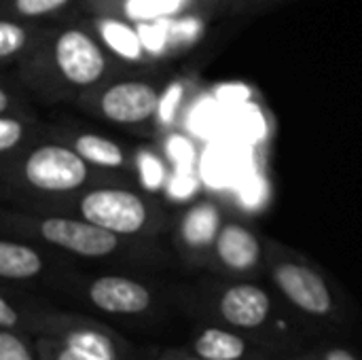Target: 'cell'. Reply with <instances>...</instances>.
Listing matches in <instances>:
<instances>
[{"instance_id":"1","label":"cell","mask_w":362,"mask_h":360,"mask_svg":"<svg viewBox=\"0 0 362 360\" xmlns=\"http://www.w3.org/2000/svg\"><path fill=\"white\" fill-rule=\"evenodd\" d=\"M182 308L199 320L225 325L263 339L286 356L305 348L308 329L269 291L250 280L216 284L197 297L185 299Z\"/></svg>"},{"instance_id":"2","label":"cell","mask_w":362,"mask_h":360,"mask_svg":"<svg viewBox=\"0 0 362 360\" xmlns=\"http://www.w3.org/2000/svg\"><path fill=\"white\" fill-rule=\"evenodd\" d=\"M0 329L19 331L28 337H47L91 356L140 359L134 346L108 325L89 316L34 306L11 297L6 291L0 295Z\"/></svg>"},{"instance_id":"3","label":"cell","mask_w":362,"mask_h":360,"mask_svg":"<svg viewBox=\"0 0 362 360\" xmlns=\"http://www.w3.org/2000/svg\"><path fill=\"white\" fill-rule=\"evenodd\" d=\"M269 278L284 308L308 331L348 327V314L339 293L318 269L301 261L276 259L269 263Z\"/></svg>"},{"instance_id":"4","label":"cell","mask_w":362,"mask_h":360,"mask_svg":"<svg viewBox=\"0 0 362 360\" xmlns=\"http://www.w3.org/2000/svg\"><path fill=\"white\" fill-rule=\"evenodd\" d=\"M81 293L89 308L112 318H151L159 308L153 289L127 276H98Z\"/></svg>"},{"instance_id":"5","label":"cell","mask_w":362,"mask_h":360,"mask_svg":"<svg viewBox=\"0 0 362 360\" xmlns=\"http://www.w3.org/2000/svg\"><path fill=\"white\" fill-rule=\"evenodd\" d=\"M78 212L85 221L123 238L142 233L151 221L148 208L142 202V197L125 189L89 191L81 199Z\"/></svg>"},{"instance_id":"6","label":"cell","mask_w":362,"mask_h":360,"mask_svg":"<svg viewBox=\"0 0 362 360\" xmlns=\"http://www.w3.org/2000/svg\"><path fill=\"white\" fill-rule=\"evenodd\" d=\"M38 236L66 252L83 259H108L121 252L123 236H117L89 221L51 216L38 223Z\"/></svg>"},{"instance_id":"7","label":"cell","mask_w":362,"mask_h":360,"mask_svg":"<svg viewBox=\"0 0 362 360\" xmlns=\"http://www.w3.org/2000/svg\"><path fill=\"white\" fill-rule=\"evenodd\" d=\"M189 350L206 360H286L278 348L238 329L206 323L195 325Z\"/></svg>"},{"instance_id":"8","label":"cell","mask_w":362,"mask_h":360,"mask_svg":"<svg viewBox=\"0 0 362 360\" xmlns=\"http://www.w3.org/2000/svg\"><path fill=\"white\" fill-rule=\"evenodd\" d=\"M23 176L36 189L62 193L74 191L87 180V166L76 151L47 144L28 155Z\"/></svg>"},{"instance_id":"9","label":"cell","mask_w":362,"mask_h":360,"mask_svg":"<svg viewBox=\"0 0 362 360\" xmlns=\"http://www.w3.org/2000/svg\"><path fill=\"white\" fill-rule=\"evenodd\" d=\"M55 64L72 85H93L106 68L102 49L83 30H66L55 42Z\"/></svg>"},{"instance_id":"10","label":"cell","mask_w":362,"mask_h":360,"mask_svg":"<svg viewBox=\"0 0 362 360\" xmlns=\"http://www.w3.org/2000/svg\"><path fill=\"white\" fill-rule=\"evenodd\" d=\"M212 259L229 276H250L261 265L263 248L250 229L238 223H225L214 242Z\"/></svg>"},{"instance_id":"11","label":"cell","mask_w":362,"mask_h":360,"mask_svg":"<svg viewBox=\"0 0 362 360\" xmlns=\"http://www.w3.org/2000/svg\"><path fill=\"white\" fill-rule=\"evenodd\" d=\"M159 100L153 85L142 81H123L102 95V112L112 123H140L153 117Z\"/></svg>"},{"instance_id":"12","label":"cell","mask_w":362,"mask_h":360,"mask_svg":"<svg viewBox=\"0 0 362 360\" xmlns=\"http://www.w3.org/2000/svg\"><path fill=\"white\" fill-rule=\"evenodd\" d=\"M221 216L214 206L197 204L193 206L180 225V242L187 250L199 255L214 248V242L221 231Z\"/></svg>"},{"instance_id":"13","label":"cell","mask_w":362,"mask_h":360,"mask_svg":"<svg viewBox=\"0 0 362 360\" xmlns=\"http://www.w3.org/2000/svg\"><path fill=\"white\" fill-rule=\"evenodd\" d=\"M42 257L25 244L2 240L0 242V278L6 282L34 280L42 272Z\"/></svg>"},{"instance_id":"14","label":"cell","mask_w":362,"mask_h":360,"mask_svg":"<svg viewBox=\"0 0 362 360\" xmlns=\"http://www.w3.org/2000/svg\"><path fill=\"white\" fill-rule=\"evenodd\" d=\"M76 153L85 161H91L102 168H119L123 166V159H125L119 144L95 134H85L76 138Z\"/></svg>"},{"instance_id":"15","label":"cell","mask_w":362,"mask_h":360,"mask_svg":"<svg viewBox=\"0 0 362 360\" xmlns=\"http://www.w3.org/2000/svg\"><path fill=\"white\" fill-rule=\"evenodd\" d=\"M100 30H102V38L115 53H119L125 59H140L142 42L140 36L129 25L115 19H106L100 23Z\"/></svg>"},{"instance_id":"16","label":"cell","mask_w":362,"mask_h":360,"mask_svg":"<svg viewBox=\"0 0 362 360\" xmlns=\"http://www.w3.org/2000/svg\"><path fill=\"white\" fill-rule=\"evenodd\" d=\"M0 360H40V356L32 337L0 329Z\"/></svg>"},{"instance_id":"17","label":"cell","mask_w":362,"mask_h":360,"mask_svg":"<svg viewBox=\"0 0 362 360\" xmlns=\"http://www.w3.org/2000/svg\"><path fill=\"white\" fill-rule=\"evenodd\" d=\"M34 346L38 350L40 360H140V359H115V356H91L85 352H76L59 342L47 339V337H32Z\"/></svg>"},{"instance_id":"18","label":"cell","mask_w":362,"mask_h":360,"mask_svg":"<svg viewBox=\"0 0 362 360\" xmlns=\"http://www.w3.org/2000/svg\"><path fill=\"white\" fill-rule=\"evenodd\" d=\"M25 42V32L21 25L13 23V21H0V55L8 57L13 53H17Z\"/></svg>"},{"instance_id":"19","label":"cell","mask_w":362,"mask_h":360,"mask_svg":"<svg viewBox=\"0 0 362 360\" xmlns=\"http://www.w3.org/2000/svg\"><path fill=\"white\" fill-rule=\"evenodd\" d=\"M70 0H15V8L21 15L28 17H36V15H45L51 11H57L62 6H66Z\"/></svg>"},{"instance_id":"20","label":"cell","mask_w":362,"mask_h":360,"mask_svg":"<svg viewBox=\"0 0 362 360\" xmlns=\"http://www.w3.org/2000/svg\"><path fill=\"white\" fill-rule=\"evenodd\" d=\"M140 360H206L193 354L189 348H146Z\"/></svg>"},{"instance_id":"21","label":"cell","mask_w":362,"mask_h":360,"mask_svg":"<svg viewBox=\"0 0 362 360\" xmlns=\"http://www.w3.org/2000/svg\"><path fill=\"white\" fill-rule=\"evenodd\" d=\"M21 123L11 119V117H2L0 119V151L6 153L13 146H17V142L21 140Z\"/></svg>"},{"instance_id":"22","label":"cell","mask_w":362,"mask_h":360,"mask_svg":"<svg viewBox=\"0 0 362 360\" xmlns=\"http://www.w3.org/2000/svg\"><path fill=\"white\" fill-rule=\"evenodd\" d=\"M316 350L320 352L322 360H361L354 350L339 344H320L316 346Z\"/></svg>"},{"instance_id":"23","label":"cell","mask_w":362,"mask_h":360,"mask_svg":"<svg viewBox=\"0 0 362 360\" xmlns=\"http://www.w3.org/2000/svg\"><path fill=\"white\" fill-rule=\"evenodd\" d=\"M286 360H322L320 352L316 348H301L299 352H295L293 356H288Z\"/></svg>"},{"instance_id":"24","label":"cell","mask_w":362,"mask_h":360,"mask_svg":"<svg viewBox=\"0 0 362 360\" xmlns=\"http://www.w3.org/2000/svg\"><path fill=\"white\" fill-rule=\"evenodd\" d=\"M6 106H8V93L2 89L0 91V110H6Z\"/></svg>"}]
</instances>
